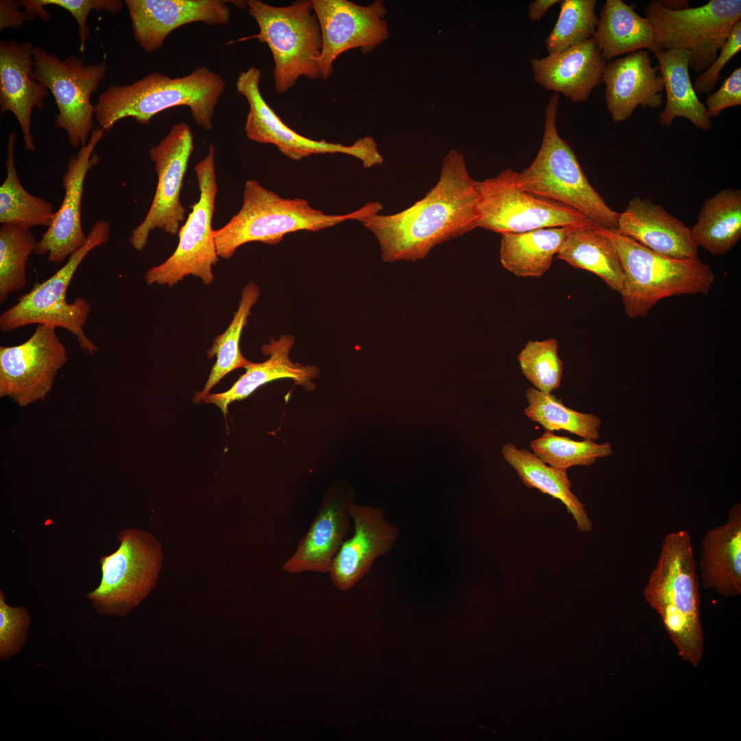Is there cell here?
<instances>
[{"mask_svg":"<svg viewBox=\"0 0 741 741\" xmlns=\"http://www.w3.org/2000/svg\"><path fill=\"white\" fill-rule=\"evenodd\" d=\"M478 194L463 154L453 149L443 158L436 184L410 207L360 220L373 233L383 261H416L436 246L478 227Z\"/></svg>","mask_w":741,"mask_h":741,"instance_id":"6da1fadb","label":"cell"},{"mask_svg":"<svg viewBox=\"0 0 741 741\" xmlns=\"http://www.w3.org/2000/svg\"><path fill=\"white\" fill-rule=\"evenodd\" d=\"M225 88L224 78L206 67L176 78L152 72L133 83L108 86L98 97L95 116L99 127L109 131L122 119L130 117L148 124L163 110L183 106L189 108L196 124L210 130Z\"/></svg>","mask_w":741,"mask_h":741,"instance_id":"7a4b0ae2","label":"cell"},{"mask_svg":"<svg viewBox=\"0 0 741 741\" xmlns=\"http://www.w3.org/2000/svg\"><path fill=\"white\" fill-rule=\"evenodd\" d=\"M697 564L692 539L683 530L664 537L644 597L660 616L681 660L697 667L704 652Z\"/></svg>","mask_w":741,"mask_h":741,"instance_id":"3957f363","label":"cell"},{"mask_svg":"<svg viewBox=\"0 0 741 741\" xmlns=\"http://www.w3.org/2000/svg\"><path fill=\"white\" fill-rule=\"evenodd\" d=\"M382 209L381 202L373 201L349 213L326 214L311 207L305 199L284 198L258 181L248 180L240 210L223 227L215 231L217 253L219 257L228 259L239 246L248 242L274 245L290 233L318 231L346 220L360 221Z\"/></svg>","mask_w":741,"mask_h":741,"instance_id":"277c9868","label":"cell"},{"mask_svg":"<svg viewBox=\"0 0 741 741\" xmlns=\"http://www.w3.org/2000/svg\"><path fill=\"white\" fill-rule=\"evenodd\" d=\"M613 244L624 282L621 296L629 318L644 317L661 299L680 295H707L714 283L709 265L697 256L677 259L659 254L633 239L596 225Z\"/></svg>","mask_w":741,"mask_h":741,"instance_id":"5b68a950","label":"cell"},{"mask_svg":"<svg viewBox=\"0 0 741 741\" xmlns=\"http://www.w3.org/2000/svg\"><path fill=\"white\" fill-rule=\"evenodd\" d=\"M559 98L556 93L545 107L541 147L530 165L517 174V185L578 211L600 227L615 230L620 213L611 209L591 186L572 147L558 134Z\"/></svg>","mask_w":741,"mask_h":741,"instance_id":"8992f818","label":"cell"},{"mask_svg":"<svg viewBox=\"0 0 741 741\" xmlns=\"http://www.w3.org/2000/svg\"><path fill=\"white\" fill-rule=\"evenodd\" d=\"M246 3L259 30L235 42L256 38L268 45L274 60V83L278 93L287 92L302 76L311 80L321 78L318 60L322 36L311 0L296 1L287 6H274L260 0H248Z\"/></svg>","mask_w":741,"mask_h":741,"instance_id":"52a82bcc","label":"cell"},{"mask_svg":"<svg viewBox=\"0 0 741 741\" xmlns=\"http://www.w3.org/2000/svg\"><path fill=\"white\" fill-rule=\"evenodd\" d=\"M110 231L108 221H96L84 244L69 257L61 268L47 280L34 284L29 292L21 296L14 305L1 314L0 330L10 332L33 324L61 327L76 337L82 349L91 355L97 353L98 347L83 329L91 313V303L82 296L68 303L66 292L78 266L93 249L108 241Z\"/></svg>","mask_w":741,"mask_h":741,"instance_id":"ba28073f","label":"cell"},{"mask_svg":"<svg viewBox=\"0 0 741 741\" xmlns=\"http://www.w3.org/2000/svg\"><path fill=\"white\" fill-rule=\"evenodd\" d=\"M119 548L100 557L102 579L86 594L96 612L122 618L153 590L163 563L160 542L150 533L126 528L117 534Z\"/></svg>","mask_w":741,"mask_h":741,"instance_id":"9c48e42d","label":"cell"},{"mask_svg":"<svg viewBox=\"0 0 741 741\" xmlns=\"http://www.w3.org/2000/svg\"><path fill=\"white\" fill-rule=\"evenodd\" d=\"M644 12L659 50L687 51L690 69L701 73L711 66L733 25L741 20V1L710 0L696 8L670 10L652 0Z\"/></svg>","mask_w":741,"mask_h":741,"instance_id":"30bf717a","label":"cell"},{"mask_svg":"<svg viewBox=\"0 0 741 741\" xmlns=\"http://www.w3.org/2000/svg\"><path fill=\"white\" fill-rule=\"evenodd\" d=\"M199 200L190 206L184 225L178 231L179 242L173 254L161 264L145 273V283L173 287L185 277L193 275L207 285L214 279L212 267L219 260L212 220L218 191L215 170V148L211 144L207 156L195 167Z\"/></svg>","mask_w":741,"mask_h":741,"instance_id":"8fae6325","label":"cell"},{"mask_svg":"<svg viewBox=\"0 0 741 741\" xmlns=\"http://www.w3.org/2000/svg\"><path fill=\"white\" fill-rule=\"evenodd\" d=\"M517 174L508 168L496 176L475 180L478 227L502 235L594 224L565 204L521 189L517 185Z\"/></svg>","mask_w":741,"mask_h":741,"instance_id":"7c38bea8","label":"cell"},{"mask_svg":"<svg viewBox=\"0 0 741 741\" xmlns=\"http://www.w3.org/2000/svg\"><path fill=\"white\" fill-rule=\"evenodd\" d=\"M33 56L34 78L44 84L55 99L58 114L54 126L66 131L72 147L85 145L94 126L91 95L106 75V62L86 64L74 55L62 60L39 46H34Z\"/></svg>","mask_w":741,"mask_h":741,"instance_id":"4fadbf2b","label":"cell"},{"mask_svg":"<svg viewBox=\"0 0 741 741\" xmlns=\"http://www.w3.org/2000/svg\"><path fill=\"white\" fill-rule=\"evenodd\" d=\"M260 79V70L250 67L242 71L236 80L237 92L246 99L249 106L244 131L250 140L272 144L294 161H301L313 154L340 153L358 158L364 168L384 163V157L371 137L366 136L351 145H344L324 139H311L289 128L265 101L259 89Z\"/></svg>","mask_w":741,"mask_h":741,"instance_id":"5bb4252c","label":"cell"},{"mask_svg":"<svg viewBox=\"0 0 741 741\" xmlns=\"http://www.w3.org/2000/svg\"><path fill=\"white\" fill-rule=\"evenodd\" d=\"M193 148V133L186 123L173 125L159 143L150 148L157 185L147 215L132 232L130 242L135 250L145 248L150 233L156 228L172 235L178 233L186 213L180 191Z\"/></svg>","mask_w":741,"mask_h":741,"instance_id":"9a60e30c","label":"cell"},{"mask_svg":"<svg viewBox=\"0 0 741 741\" xmlns=\"http://www.w3.org/2000/svg\"><path fill=\"white\" fill-rule=\"evenodd\" d=\"M67 360L56 328L37 325L23 343L0 346V397H9L21 407L44 401Z\"/></svg>","mask_w":741,"mask_h":741,"instance_id":"2e32d148","label":"cell"},{"mask_svg":"<svg viewBox=\"0 0 741 741\" xmlns=\"http://www.w3.org/2000/svg\"><path fill=\"white\" fill-rule=\"evenodd\" d=\"M322 36L318 60L321 78L332 74L333 63L342 53L358 48L371 52L388 37L384 1L363 6L348 0H311Z\"/></svg>","mask_w":741,"mask_h":741,"instance_id":"e0dca14e","label":"cell"},{"mask_svg":"<svg viewBox=\"0 0 741 741\" xmlns=\"http://www.w3.org/2000/svg\"><path fill=\"white\" fill-rule=\"evenodd\" d=\"M104 132L99 126L93 129L87 143L68 161L62 180L63 200L34 250L38 255H47L50 262L64 261L86 242L87 235L81 220L84 184L89 171L99 163V157L93 151Z\"/></svg>","mask_w":741,"mask_h":741,"instance_id":"ac0fdd59","label":"cell"},{"mask_svg":"<svg viewBox=\"0 0 741 741\" xmlns=\"http://www.w3.org/2000/svg\"><path fill=\"white\" fill-rule=\"evenodd\" d=\"M228 1L126 0L134 38L145 51L162 47L167 36L181 26L202 22L208 25L230 21Z\"/></svg>","mask_w":741,"mask_h":741,"instance_id":"d6986e66","label":"cell"},{"mask_svg":"<svg viewBox=\"0 0 741 741\" xmlns=\"http://www.w3.org/2000/svg\"><path fill=\"white\" fill-rule=\"evenodd\" d=\"M349 515L353 535L345 540L329 572L333 584L341 591L351 589L369 572L377 558L388 554L399 536L398 528L386 519L381 508L353 502Z\"/></svg>","mask_w":741,"mask_h":741,"instance_id":"ffe728a7","label":"cell"},{"mask_svg":"<svg viewBox=\"0 0 741 741\" xmlns=\"http://www.w3.org/2000/svg\"><path fill=\"white\" fill-rule=\"evenodd\" d=\"M602 82L607 108L615 123L629 118L639 106L655 109L663 102L659 68L652 65L648 51H635L606 63Z\"/></svg>","mask_w":741,"mask_h":741,"instance_id":"44dd1931","label":"cell"},{"mask_svg":"<svg viewBox=\"0 0 741 741\" xmlns=\"http://www.w3.org/2000/svg\"><path fill=\"white\" fill-rule=\"evenodd\" d=\"M34 46L31 42L19 43L15 39L0 42V113L10 112L21 127L24 148L35 150L32 133V114L34 108H44L49 89L34 78Z\"/></svg>","mask_w":741,"mask_h":741,"instance_id":"7402d4cb","label":"cell"},{"mask_svg":"<svg viewBox=\"0 0 741 741\" xmlns=\"http://www.w3.org/2000/svg\"><path fill=\"white\" fill-rule=\"evenodd\" d=\"M351 496L333 491L322 500L307 532L283 565L288 574L329 573L350 527Z\"/></svg>","mask_w":741,"mask_h":741,"instance_id":"603a6c76","label":"cell"},{"mask_svg":"<svg viewBox=\"0 0 741 741\" xmlns=\"http://www.w3.org/2000/svg\"><path fill=\"white\" fill-rule=\"evenodd\" d=\"M593 38L558 53L530 60L536 83L573 102L587 101L601 82L606 64Z\"/></svg>","mask_w":741,"mask_h":741,"instance_id":"cb8c5ba5","label":"cell"},{"mask_svg":"<svg viewBox=\"0 0 741 741\" xmlns=\"http://www.w3.org/2000/svg\"><path fill=\"white\" fill-rule=\"evenodd\" d=\"M615 231L666 256L677 259L698 256L690 228L648 198H632L620 213Z\"/></svg>","mask_w":741,"mask_h":741,"instance_id":"d4e9b609","label":"cell"},{"mask_svg":"<svg viewBox=\"0 0 741 741\" xmlns=\"http://www.w3.org/2000/svg\"><path fill=\"white\" fill-rule=\"evenodd\" d=\"M699 567L704 588L724 597L740 596V503L731 507L723 524L710 528L705 534Z\"/></svg>","mask_w":741,"mask_h":741,"instance_id":"484cf974","label":"cell"},{"mask_svg":"<svg viewBox=\"0 0 741 741\" xmlns=\"http://www.w3.org/2000/svg\"><path fill=\"white\" fill-rule=\"evenodd\" d=\"M295 342L292 334L282 335L279 339L271 338L268 344L261 346L263 353L269 358L261 363L249 362L244 368L246 372L228 390L208 395L203 401L217 405L224 414L228 405L248 397L259 386L273 380L289 378L295 384L312 389L311 380L319 375V368L311 365L293 363L290 352Z\"/></svg>","mask_w":741,"mask_h":741,"instance_id":"4316f807","label":"cell"},{"mask_svg":"<svg viewBox=\"0 0 741 741\" xmlns=\"http://www.w3.org/2000/svg\"><path fill=\"white\" fill-rule=\"evenodd\" d=\"M635 8L622 0L603 4L593 38L604 60L644 49L653 54L659 50L653 27Z\"/></svg>","mask_w":741,"mask_h":741,"instance_id":"83f0119b","label":"cell"},{"mask_svg":"<svg viewBox=\"0 0 741 741\" xmlns=\"http://www.w3.org/2000/svg\"><path fill=\"white\" fill-rule=\"evenodd\" d=\"M658 60L666 102L658 115L661 126L670 128L676 117L690 121L698 129L712 128L707 109L697 97L690 75V54L682 49L659 50L654 53Z\"/></svg>","mask_w":741,"mask_h":741,"instance_id":"f1b7e54d","label":"cell"},{"mask_svg":"<svg viewBox=\"0 0 741 741\" xmlns=\"http://www.w3.org/2000/svg\"><path fill=\"white\" fill-rule=\"evenodd\" d=\"M506 462L517 472L522 483L530 489L559 499L572 515L576 528L581 532H590L593 524L585 506L571 491L572 484L566 469L552 467L526 449H519L513 443L502 447Z\"/></svg>","mask_w":741,"mask_h":741,"instance_id":"f546056e","label":"cell"},{"mask_svg":"<svg viewBox=\"0 0 741 741\" xmlns=\"http://www.w3.org/2000/svg\"><path fill=\"white\" fill-rule=\"evenodd\" d=\"M571 227H552L502 234L499 259L519 277H539L550 268Z\"/></svg>","mask_w":741,"mask_h":741,"instance_id":"4dcf8cb0","label":"cell"},{"mask_svg":"<svg viewBox=\"0 0 741 741\" xmlns=\"http://www.w3.org/2000/svg\"><path fill=\"white\" fill-rule=\"evenodd\" d=\"M690 231L697 247L714 255L729 252L741 239V190L727 188L707 198Z\"/></svg>","mask_w":741,"mask_h":741,"instance_id":"1f68e13d","label":"cell"},{"mask_svg":"<svg viewBox=\"0 0 741 741\" xmlns=\"http://www.w3.org/2000/svg\"><path fill=\"white\" fill-rule=\"evenodd\" d=\"M556 257L598 275L610 289L621 294L625 277L620 260L611 242L596 224L571 227Z\"/></svg>","mask_w":741,"mask_h":741,"instance_id":"d6a6232c","label":"cell"},{"mask_svg":"<svg viewBox=\"0 0 741 741\" xmlns=\"http://www.w3.org/2000/svg\"><path fill=\"white\" fill-rule=\"evenodd\" d=\"M16 138L12 131L7 140L6 176L0 186V223L28 230L36 226L48 228L56 211L50 202L31 194L21 184L14 161Z\"/></svg>","mask_w":741,"mask_h":741,"instance_id":"836d02e7","label":"cell"},{"mask_svg":"<svg viewBox=\"0 0 741 741\" xmlns=\"http://www.w3.org/2000/svg\"><path fill=\"white\" fill-rule=\"evenodd\" d=\"M259 295V287L253 282H249L243 288L238 308L229 326L223 333L213 339L207 352L209 358L216 355L217 360L204 389L197 392L193 398L196 403L203 401L211 389L226 375L238 368H244L249 363L241 353L239 340L243 328L247 325L250 309L257 302Z\"/></svg>","mask_w":741,"mask_h":741,"instance_id":"e575fe53","label":"cell"},{"mask_svg":"<svg viewBox=\"0 0 741 741\" xmlns=\"http://www.w3.org/2000/svg\"><path fill=\"white\" fill-rule=\"evenodd\" d=\"M525 396L528 403L525 415L545 430H565L593 441L599 438L602 421L598 416L574 410L552 393H544L534 387L528 388Z\"/></svg>","mask_w":741,"mask_h":741,"instance_id":"d590c367","label":"cell"},{"mask_svg":"<svg viewBox=\"0 0 741 741\" xmlns=\"http://www.w3.org/2000/svg\"><path fill=\"white\" fill-rule=\"evenodd\" d=\"M36 242L30 230L14 224L0 226V303L27 284V262Z\"/></svg>","mask_w":741,"mask_h":741,"instance_id":"8d00e7d4","label":"cell"},{"mask_svg":"<svg viewBox=\"0 0 741 741\" xmlns=\"http://www.w3.org/2000/svg\"><path fill=\"white\" fill-rule=\"evenodd\" d=\"M530 447L532 453L545 464L566 470L574 466H591L597 459L613 454L612 445L609 442L598 444L587 439L574 440L547 430L540 437L532 440Z\"/></svg>","mask_w":741,"mask_h":741,"instance_id":"74e56055","label":"cell"},{"mask_svg":"<svg viewBox=\"0 0 741 741\" xmlns=\"http://www.w3.org/2000/svg\"><path fill=\"white\" fill-rule=\"evenodd\" d=\"M558 19L545 40L549 54L563 51L591 38L598 16L596 0H562Z\"/></svg>","mask_w":741,"mask_h":741,"instance_id":"f35d334b","label":"cell"},{"mask_svg":"<svg viewBox=\"0 0 741 741\" xmlns=\"http://www.w3.org/2000/svg\"><path fill=\"white\" fill-rule=\"evenodd\" d=\"M554 338L529 340L517 356L521 370L533 387L550 394L561 386L563 364Z\"/></svg>","mask_w":741,"mask_h":741,"instance_id":"ab89813d","label":"cell"},{"mask_svg":"<svg viewBox=\"0 0 741 741\" xmlns=\"http://www.w3.org/2000/svg\"><path fill=\"white\" fill-rule=\"evenodd\" d=\"M31 618L25 607H11L0 590V660L8 661L19 654L27 641Z\"/></svg>","mask_w":741,"mask_h":741,"instance_id":"60d3db41","label":"cell"},{"mask_svg":"<svg viewBox=\"0 0 741 741\" xmlns=\"http://www.w3.org/2000/svg\"><path fill=\"white\" fill-rule=\"evenodd\" d=\"M38 4L56 5L64 8L71 13L78 24V33L80 40V49L82 54L85 49V43L89 36L90 30L86 25V19L89 12L95 10L106 11L110 14H118L123 8L124 2L120 0H36Z\"/></svg>","mask_w":741,"mask_h":741,"instance_id":"b9f144b4","label":"cell"},{"mask_svg":"<svg viewBox=\"0 0 741 741\" xmlns=\"http://www.w3.org/2000/svg\"><path fill=\"white\" fill-rule=\"evenodd\" d=\"M740 49L741 20H739L733 25L729 36L713 63L707 70L696 77L693 84L696 93H711L721 78L720 72L724 67Z\"/></svg>","mask_w":741,"mask_h":741,"instance_id":"7bdbcfd3","label":"cell"},{"mask_svg":"<svg viewBox=\"0 0 741 741\" xmlns=\"http://www.w3.org/2000/svg\"><path fill=\"white\" fill-rule=\"evenodd\" d=\"M741 104V68L727 78L720 87L710 93L704 104L710 118L717 117L725 108Z\"/></svg>","mask_w":741,"mask_h":741,"instance_id":"ee69618b","label":"cell"},{"mask_svg":"<svg viewBox=\"0 0 741 741\" xmlns=\"http://www.w3.org/2000/svg\"><path fill=\"white\" fill-rule=\"evenodd\" d=\"M21 0L0 1V30L8 27L21 28L29 21L25 12L21 10Z\"/></svg>","mask_w":741,"mask_h":741,"instance_id":"f6af8a7d","label":"cell"},{"mask_svg":"<svg viewBox=\"0 0 741 741\" xmlns=\"http://www.w3.org/2000/svg\"><path fill=\"white\" fill-rule=\"evenodd\" d=\"M560 1L561 0H536L532 1L528 6V18L533 22L540 20L552 5L559 3Z\"/></svg>","mask_w":741,"mask_h":741,"instance_id":"bcb514c9","label":"cell"},{"mask_svg":"<svg viewBox=\"0 0 741 741\" xmlns=\"http://www.w3.org/2000/svg\"><path fill=\"white\" fill-rule=\"evenodd\" d=\"M21 3L25 7V12L29 20H34L38 16L45 21L50 20L49 13L44 8L45 7L38 4L36 0H21Z\"/></svg>","mask_w":741,"mask_h":741,"instance_id":"7dc6e473","label":"cell"},{"mask_svg":"<svg viewBox=\"0 0 741 741\" xmlns=\"http://www.w3.org/2000/svg\"><path fill=\"white\" fill-rule=\"evenodd\" d=\"M659 3L666 8L670 10H679L689 7V1L685 0H658Z\"/></svg>","mask_w":741,"mask_h":741,"instance_id":"c3c4849f","label":"cell"}]
</instances>
